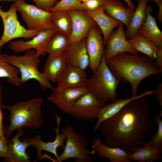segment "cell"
Returning <instances> with one entry per match:
<instances>
[{
    "mask_svg": "<svg viewBox=\"0 0 162 162\" xmlns=\"http://www.w3.org/2000/svg\"><path fill=\"white\" fill-rule=\"evenodd\" d=\"M124 24L121 22L115 31L112 32L109 36L106 44L105 57L106 60L121 53H129L138 54L135 50L127 40L124 29Z\"/></svg>",
    "mask_w": 162,
    "mask_h": 162,
    "instance_id": "4fadbf2b",
    "label": "cell"
},
{
    "mask_svg": "<svg viewBox=\"0 0 162 162\" xmlns=\"http://www.w3.org/2000/svg\"><path fill=\"white\" fill-rule=\"evenodd\" d=\"M48 98V100L64 113L69 114L77 101L88 92L86 87H54Z\"/></svg>",
    "mask_w": 162,
    "mask_h": 162,
    "instance_id": "30bf717a",
    "label": "cell"
},
{
    "mask_svg": "<svg viewBox=\"0 0 162 162\" xmlns=\"http://www.w3.org/2000/svg\"><path fill=\"white\" fill-rule=\"evenodd\" d=\"M148 2L152 1L157 4L159 7L158 20L160 23L162 22V0H147Z\"/></svg>",
    "mask_w": 162,
    "mask_h": 162,
    "instance_id": "f35d334b",
    "label": "cell"
},
{
    "mask_svg": "<svg viewBox=\"0 0 162 162\" xmlns=\"http://www.w3.org/2000/svg\"><path fill=\"white\" fill-rule=\"evenodd\" d=\"M92 150L94 155L101 159L106 158L111 162H130L128 152L119 147H112L103 143L100 138L92 141Z\"/></svg>",
    "mask_w": 162,
    "mask_h": 162,
    "instance_id": "ac0fdd59",
    "label": "cell"
},
{
    "mask_svg": "<svg viewBox=\"0 0 162 162\" xmlns=\"http://www.w3.org/2000/svg\"><path fill=\"white\" fill-rule=\"evenodd\" d=\"M52 12L51 18L56 31L69 37L72 31V20L69 11L59 10Z\"/></svg>",
    "mask_w": 162,
    "mask_h": 162,
    "instance_id": "83f0119b",
    "label": "cell"
},
{
    "mask_svg": "<svg viewBox=\"0 0 162 162\" xmlns=\"http://www.w3.org/2000/svg\"><path fill=\"white\" fill-rule=\"evenodd\" d=\"M4 60L9 64L17 68L20 71L21 82L22 84L30 80L37 81L42 90L51 89L54 87L38 70L40 62V56L36 53L34 50L31 49L26 51L21 56L2 54Z\"/></svg>",
    "mask_w": 162,
    "mask_h": 162,
    "instance_id": "5b68a950",
    "label": "cell"
},
{
    "mask_svg": "<svg viewBox=\"0 0 162 162\" xmlns=\"http://www.w3.org/2000/svg\"><path fill=\"white\" fill-rule=\"evenodd\" d=\"M68 63L85 70L89 64V59L87 51L85 38L72 43L65 53Z\"/></svg>",
    "mask_w": 162,
    "mask_h": 162,
    "instance_id": "d6986e66",
    "label": "cell"
},
{
    "mask_svg": "<svg viewBox=\"0 0 162 162\" xmlns=\"http://www.w3.org/2000/svg\"><path fill=\"white\" fill-rule=\"evenodd\" d=\"M88 79L85 70L68 64L58 78L57 86L86 87Z\"/></svg>",
    "mask_w": 162,
    "mask_h": 162,
    "instance_id": "e0dca14e",
    "label": "cell"
},
{
    "mask_svg": "<svg viewBox=\"0 0 162 162\" xmlns=\"http://www.w3.org/2000/svg\"><path fill=\"white\" fill-rule=\"evenodd\" d=\"M71 43L69 37L56 31L47 45L45 52L52 56L64 54Z\"/></svg>",
    "mask_w": 162,
    "mask_h": 162,
    "instance_id": "4316f807",
    "label": "cell"
},
{
    "mask_svg": "<svg viewBox=\"0 0 162 162\" xmlns=\"http://www.w3.org/2000/svg\"><path fill=\"white\" fill-rule=\"evenodd\" d=\"M14 3L28 29L40 32L54 28L51 18L52 12L40 9L24 0H16Z\"/></svg>",
    "mask_w": 162,
    "mask_h": 162,
    "instance_id": "ba28073f",
    "label": "cell"
},
{
    "mask_svg": "<svg viewBox=\"0 0 162 162\" xmlns=\"http://www.w3.org/2000/svg\"><path fill=\"white\" fill-rule=\"evenodd\" d=\"M106 105L88 92L82 96L75 104L69 113L79 120L92 121L97 119L101 108Z\"/></svg>",
    "mask_w": 162,
    "mask_h": 162,
    "instance_id": "9c48e42d",
    "label": "cell"
},
{
    "mask_svg": "<svg viewBox=\"0 0 162 162\" xmlns=\"http://www.w3.org/2000/svg\"><path fill=\"white\" fill-rule=\"evenodd\" d=\"M153 92L157 96V100L162 108V83L158 85V88L153 91Z\"/></svg>",
    "mask_w": 162,
    "mask_h": 162,
    "instance_id": "74e56055",
    "label": "cell"
},
{
    "mask_svg": "<svg viewBox=\"0 0 162 162\" xmlns=\"http://www.w3.org/2000/svg\"><path fill=\"white\" fill-rule=\"evenodd\" d=\"M56 121V128L54 129L56 133V138L52 142H45L41 140V136L38 135L34 138H32L31 146L35 147L37 150V157L41 158L42 156V152L44 151L53 154L56 158L58 157L57 150L58 147L64 148V143L66 139L65 135L63 133L60 134L59 128L62 118L58 115H55Z\"/></svg>",
    "mask_w": 162,
    "mask_h": 162,
    "instance_id": "2e32d148",
    "label": "cell"
},
{
    "mask_svg": "<svg viewBox=\"0 0 162 162\" xmlns=\"http://www.w3.org/2000/svg\"><path fill=\"white\" fill-rule=\"evenodd\" d=\"M104 1L105 0H88L82 2L83 10L92 11L97 10L102 6Z\"/></svg>",
    "mask_w": 162,
    "mask_h": 162,
    "instance_id": "d6a6232c",
    "label": "cell"
},
{
    "mask_svg": "<svg viewBox=\"0 0 162 162\" xmlns=\"http://www.w3.org/2000/svg\"><path fill=\"white\" fill-rule=\"evenodd\" d=\"M146 17L138 32L152 41L159 47H162V32L158 26L155 19L151 14L153 8L146 5Z\"/></svg>",
    "mask_w": 162,
    "mask_h": 162,
    "instance_id": "603a6c76",
    "label": "cell"
},
{
    "mask_svg": "<svg viewBox=\"0 0 162 162\" xmlns=\"http://www.w3.org/2000/svg\"><path fill=\"white\" fill-rule=\"evenodd\" d=\"M105 13L119 21L127 28L131 21L134 11L126 8L120 0H105L102 6Z\"/></svg>",
    "mask_w": 162,
    "mask_h": 162,
    "instance_id": "7402d4cb",
    "label": "cell"
},
{
    "mask_svg": "<svg viewBox=\"0 0 162 162\" xmlns=\"http://www.w3.org/2000/svg\"><path fill=\"white\" fill-rule=\"evenodd\" d=\"M68 11L72 20V31L69 38L71 43L77 42L85 38L91 28L97 25L83 11Z\"/></svg>",
    "mask_w": 162,
    "mask_h": 162,
    "instance_id": "9a60e30c",
    "label": "cell"
},
{
    "mask_svg": "<svg viewBox=\"0 0 162 162\" xmlns=\"http://www.w3.org/2000/svg\"><path fill=\"white\" fill-rule=\"evenodd\" d=\"M126 3L128 8L131 10L134 11L135 9V6L133 4L131 0H124Z\"/></svg>",
    "mask_w": 162,
    "mask_h": 162,
    "instance_id": "ab89813d",
    "label": "cell"
},
{
    "mask_svg": "<svg viewBox=\"0 0 162 162\" xmlns=\"http://www.w3.org/2000/svg\"><path fill=\"white\" fill-rule=\"evenodd\" d=\"M0 139H1L0 137Z\"/></svg>",
    "mask_w": 162,
    "mask_h": 162,
    "instance_id": "7bdbcfd3",
    "label": "cell"
},
{
    "mask_svg": "<svg viewBox=\"0 0 162 162\" xmlns=\"http://www.w3.org/2000/svg\"><path fill=\"white\" fill-rule=\"evenodd\" d=\"M2 88L0 83V137L4 142L7 144L8 142L6 140L5 136V128L3 124L4 115L2 109Z\"/></svg>",
    "mask_w": 162,
    "mask_h": 162,
    "instance_id": "e575fe53",
    "label": "cell"
},
{
    "mask_svg": "<svg viewBox=\"0 0 162 162\" xmlns=\"http://www.w3.org/2000/svg\"><path fill=\"white\" fill-rule=\"evenodd\" d=\"M130 161L154 162L160 160L162 158V148L153 147L148 142L136 148L132 152L129 153Z\"/></svg>",
    "mask_w": 162,
    "mask_h": 162,
    "instance_id": "d4e9b609",
    "label": "cell"
},
{
    "mask_svg": "<svg viewBox=\"0 0 162 162\" xmlns=\"http://www.w3.org/2000/svg\"><path fill=\"white\" fill-rule=\"evenodd\" d=\"M35 4V6L38 8L49 11L55 5L57 0H31Z\"/></svg>",
    "mask_w": 162,
    "mask_h": 162,
    "instance_id": "836d02e7",
    "label": "cell"
},
{
    "mask_svg": "<svg viewBox=\"0 0 162 162\" xmlns=\"http://www.w3.org/2000/svg\"><path fill=\"white\" fill-rule=\"evenodd\" d=\"M162 111L161 113L154 114L153 117V121L157 124L158 129L156 133L150 138L148 142L152 146L162 148Z\"/></svg>",
    "mask_w": 162,
    "mask_h": 162,
    "instance_id": "4dcf8cb0",
    "label": "cell"
},
{
    "mask_svg": "<svg viewBox=\"0 0 162 162\" xmlns=\"http://www.w3.org/2000/svg\"><path fill=\"white\" fill-rule=\"evenodd\" d=\"M66 135L65 144L63 152L57 158H52L46 154L43 156L55 162H62L72 158L76 162H91L89 154L93 155L92 151L87 148L88 140L83 135L76 132L74 127L67 125L61 130Z\"/></svg>",
    "mask_w": 162,
    "mask_h": 162,
    "instance_id": "8992f818",
    "label": "cell"
},
{
    "mask_svg": "<svg viewBox=\"0 0 162 162\" xmlns=\"http://www.w3.org/2000/svg\"><path fill=\"white\" fill-rule=\"evenodd\" d=\"M56 31L53 28L41 31L32 39L10 41L8 46L11 50L16 53L34 49L40 56L44 55L46 53V47L49 40Z\"/></svg>",
    "mask_w": 162,
    "mask_h": 162,
    "instance_id": "8fae6325",
    "label": "cell"
},
{
    "mask_svg": "<svg viewBox=\"0 0 162 162\" xmlns=\"http://www.w3.org/2000/svg\"><path fill=\"white\" fill-rule=\"evenodd\" d=\"M105 52L98 68L88 79L86 87L97 99L106 103L116 100L117 89L120 81L108 67Z\"/></svg>",
    "mask_w": 162,
    "mask_h": 162,
    "instance_id": "277c9868",
    "label": "cell"
},
{
    "mask_svg": "<svg viewBox=\"0 0 162 162\" xmlns=\"http://www.w3.org/2000/svg\"><path fill=\"white\" fill-rule=\"evenodd\" d=\"M68 64L65 54L54 56L49 55L42 73L49 81L57 82Z\"/></svg>",
    "mask_w": 162,
    "mask_h": 162,
    "instance_id": "cb8c5ba5",
    "label": "cell"
},
{
    "mask_svg": "<svg viewBox=\"0 0 162 162\" xmlns=\"http://www.w3.org/2000/svg\"><path fill=\"white\" fill-rule=\"evenodd\" d=\"M19 69L8 63L3 58L0 50V77L6 78L12 86L20 87L22 84Z\"/></svg>",
    "mask_w": 162,
    "mask_h": 162,
    "instance_id": "f546056e",
    "label": "cell"
},
{
    "mask_svg": "<svg viewBox=\"0 0 162 162\" xmlns=\"http://www.w3.org/2000/svg\"><path fill=\"white\" fill-rule=\"evenodd\" d=\"M0 156L3 159L6 158L8 156L7 144L5 143L1 139H0Z\"/></svg>",
    "mask_w": 162,
    "mask_h": 162,
    "instance_id": "8d00e7d4",
    "label": "cell"
},
{
    "mask_svg": "<svg viewBox=\"0 0 162 162\" xmlns=\"http://www.w3.org/2000/svg\"><path fill=\"white\" fill-rule=\"evenodd\" d=\"M43 100L37 98L13 105H2V108L10 112L9 126L5 128V136L7 140L15 130L26 128L39 129L43 123L41 107Z\"/></svg>",
    "mask_w": 162,
    "mask_h": 162,
    "instance_id": "3957f363",
    "label": "cell"
},
{
    "mask_svg": "<svg viewBox=\"0 0 162 162\" xmlns=\"http://www.w3.org/2000/svg\"><path fill=\"white\" fill-rule=\"evenodd\" d=\"M79 1L81 2H83L87 1L88 0H78Z\"/></svg>",
    "mask_w": 162,
    "mask_h": 162,
    "instance_id": "60d3db41",
    "label": "cell"
},
{
    "mask_svg": "<svg viewBox=\"0 0 162 162\" xmlns=\"http://www.w3.org/2000/svg\"><path fill=\"white\" fill-rule=\"evenodd\" d=\"M106 61L112 73L120 82L130 84L132 97L138 95V88L143 80L160 74L153 61L145 55L123 53Z\"/></svg>",
    "mask_w": 162,
    "mask_h": 162,
    "instance_id": "7a4b0ae2",
    "label": "cell"
},
{
    "mask_svg": "<svg viewBox=\"0 0 162 162\" xmlns=\"http://www.w3.org/2000/svg\"><path fill=\"white\" fill-rule=\"evenodd\" d=\"M147 0H138V5L134 11L132 18L128 27L124 32L127 39L133 37L138 32L146 17V7Z\"/></svg>",
    "mask_w": 162,
    "mask_h": 162,
    "instance_id": "f1b7e54d",
    "label": "cell"
},
{
    "mask_svg": "<svg viewBox=\"0 0 162 162\" xmlns=\"http://www.w3.org/2000/svg\"><path fill=\"white\" fill-rule=\"evenodd\" d=\"M146 96L130 101L102 122L100 131L105 144L130 153L145 143L146 137L152 128L151 102Z\"/></svg>",
    "mask_w": 162,
    "mask_h": 162,
    "instance_id": "6da1fadb",
    "label": "cell"
},
{
    "mask_svg": "<svg viewBox=\"0 0 162 162\" xmlns=\"http://www.w3.org/2000/svg\"><path fill=\"white\" fill-rule=\"evenodd\" d=\"M16 0H0V1H15Z\"/></svg>",
    "mask_w": 162,
    "mask_h": 162,
    "instance_id": "b9f144b4",
    "label": "cell"
},
{
    "mask_svg": "<svg viewBox=\"0 0 162 162\" xmlns=\"http://www.w3.org/2000/svg\"><path fill=\"white\" fill-rule=\"evenodd\" d=\"M128 40L139 52L143 53L153 61L154 60L156 54L160 47L157 46L152 41L143 36L138 32L133 37L128 39Z\"/></svg>",
    "mask_w": 162,
    "mask_h": 162,
    "instance_id": "484cf974",
    "label": "cell"
},
{
    "mask_svg": "<svg viewBox=\"0 0 162 162\" xmlns=\"http://www.w3.org/2000/svg\"><path fill=\"white\" fill-rule=\"evenodd\" d=\"M102 32L97 25L93 26L85 38V44L89 59V67L93 72L96 70L101 62L105 50Z\"/></svg>",
    "mask_w": 162,
    "mask_h": 162,
    "instance_id": "7c38bea8",
    "label": "cell"
},
{
    "mask_svg": "<svg viewBox=\"0 0 162 162\" xmlns=\"http://www.w3.org/2000/svg\"><path fill=\"white\" fill-rule=\"evenodd\" d=\"M17 10L14 3L7 11H3L0 7V16L3 23L4 30L0 39V50L7 43L15 38H23L26 40L30 39L39 32L26 28L19 21Z\"/></svg>",
    "mask_w": 162,
    "mask_h": 162,
    "instance_id": "52a82bcc",
    "label": "cell"
},
{
    "mask_svg": "<svg viewBox=\"0 0 162 162\" xmlns=\"http://www.w3.org/2000/svg\"><path fill=\"white\" fill-rule=\"evenodd\" d=\"M83 11L90 16L99 26L103 35L104 45H106L107 39L113 29L118 27L121 22L106 14L102 6L95 10H84Z\"/></svg>",
    "mask_w": 162,
    "mask_h": 162,
    "instance_id": "ffe728a7",
    "label": "cell"
},
{
    "mask_svg": "<svg viewBox=\"0 0 162 162\" xmlns=\"http://www.w3.org/2000/svg\"><path fill=\"white\" fill-rule=\"evenodd\" d=\"M24 133L20 128L18 129L16 134L8 142V157L3 161L7 162H29L30 157L26 149L31 146L32 138L26 137L21 141L20 137L24 136Z\"/></svg>",
    "mask_w": 162,
    "mask_h": 162,
    "instance_id": "5bb4252c",
    "label": "cell"
},
{
    "mask_svg": "<svg viewBox=\"0 0 162 162\" xmlns=\"http://www.w3.org/2000/svg\"><path fill=\"white\" fill-rule=\"evenodd\" d=\"M154 63L156 67L159 69L160 74H162V47H160L158 51Z\"/></svg>",
    "mask_w": 162,
    "mask_h": 162,
    "instance_id": "d590c367",
    "label": "cell"
},
{
    "mask_svg": "<svg viewBox=\"0 0 162 162\" xmlns=\"http://www.w3.org/2000/svg\"><path fill=\"white\" fill-rule=\"evenodd\" d=\"M153 93V90L145 91L135 97L129 98H122L112 102L103 106L100 109L97 120L94 129L95 132L102 122L117 113L127 103L135 99L143 96H148Z\"/></svg>",
    "mask_w": 162,
    "mask_h": 162,
    "instance_id": "44dd1931",
    "label": "cell"
},
{
    "mask_svg": "<svg viewBox=\"0 0 162 162\" xmlns=\"http://www.w3.org/2000/svg\"><path fill=\"white\" fill-rule=\"evenodd\" d=\"M72 10L83 11L82 2L78 0H61L57 1L54 6L50 9L49 12H52L59 10Z\"/></svg>",
    "mask_w": 162,
    "mask_h": 162,
    "instance_id": "1f68e13d",
    "label": "cell"
}]
</instances>
